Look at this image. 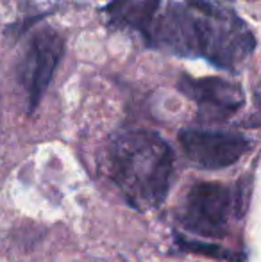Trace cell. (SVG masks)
Wrapping results in <instances>:
<instances>
[{"mask_svg":"<svg viewBox=\"0 0 261 262\" xmlns=\"http://www.w3.org/2000/svg\"><path fill=\"white\" fill-rule=\"evenodd\" d=\"M152 45L183 57H200L222 70H236L256 49L249 25L234 11L204 14L185 4H168L156 21Z\"/></svg>","mask_w":261,"mask_h":262,"instance_id":"obj_1","label":"cell"},{"mask_svg":"<svg viewBox=\"0 0 261 262\" xmlns=\"http://www.w3.org/2000/svg\"><path fill=\"white\" fill-rule=\"evenodd\" d=\"M106 159L113 184L129 205L149 210L163 204L174 173V152L157 132H116L108 143Z\"/></svg>","mask_w":261,"mask_h":262,"instance_id":"obj_2","label":"cell"},{"mask_svg":"<svg viewBox=\"0 0 261 262\" xmlns=\"http://www.w3.org/2000/svg\"><path fill=\"white\" fill-rule=\"evenodd\" d=\"M238 191L220 182H197L186 193L177 212V223L186 232L220 239L229 230L233 216H240Z\"/></svg>","mask_w":261,"mask_h":262,"instance_id":"obj_3","label":"cell"},{"mask_svg":"<svg viewBox=\"0 0 261 262\" xmlns=\"http://www.w3.org/2000/svg\"><path fill=\"white\" fill-rule=\"evenodd\" d=\"M65 54V39L56 29L43 27L32 34L18 62V82L25 95L27 113H34L54 79Z\"/></svg>","mask_w":261,"mask_h":262,"instance_id":"obj_4","label":"cell"},{"mask_svg":"<svg viewBox=\"0 0 261 262\" xmlns=\"http://www.w3.org/2000/svg\"><path fill=\"white\" fill-rule=\"evenodd\" d=\"M179 143L188 161L202 169L233 166L251 150V141L245 136L209 128H185L179 132Z\"/></svg>","mask_w":261,"mask_h":262,"instance_id":"obj_5","label":"cell"},{"mask_svg":"<svg viewBox=\"0 0 261 262\" xmlns=\"http://www.w3.org/2000/svg\"><path fill=\"white\" fill-rule=\"evenodd\" d=\"M177 88L185 97L198 107V116L204 121H226L245 104V93L240 84L222 77L181 75Z\"/></svg>","mask_w":261,"mask_h":262,"instance_id":"obj_6","label":"cell"},{"mask_svg":"<svg viewBox=\"0 0 261 262\" xmlns=\"http://www.w3.org/2000/svg\"><path fill=\"white\" fill-rule=\"evenodd\" d=\"M161 0H111L102 9L111 27L138 32L152 45L156 13Z\"/></svg>","mask_w":261,"mask_h":262,"instance_id":"obj_7","label":"cell"},{"mask_svg":"<svg viewBox=\"0 0 261 262\" xmlns=\"http://www.w3.org/2000/svg\"><path fill=\"white\" fill-rule=\"evenodd\" d=\"M175 243L181 250L188 253H195V255L209 257V259L216 260H226V262H245V253L234 252V250L224 248L220 245H213V243L206 241H193L188 237H181V235H175Z\"/></svg>","mask_w":261,"mask_h":262,"instance_id":"obj_8","label":"cell"},{"mask_svg":"<svg viewBox=\"0 0 261 262\" xmlns=\"http://www.w3.org/2000/svg\"><path fill=\"white\" fill-rule=\"evenodd\" d=\"M258 105H259V111H261V93H259V97H258Z\"/></svg>","mask_w":261,"mask_h":262,"instance_id":"obj_9","label":"cell"}]
</instances>
